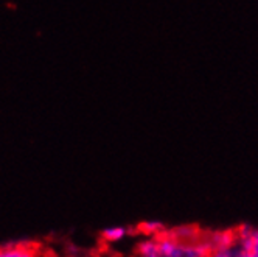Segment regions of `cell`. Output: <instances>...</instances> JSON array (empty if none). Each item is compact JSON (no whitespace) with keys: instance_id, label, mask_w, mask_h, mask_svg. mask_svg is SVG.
<instances>
[{"instance_id":"3957f363","label":"cell","mask_w":258,"mask_h":257,"mask_svg":"<svg viewBox=\"0 0 258 257\" xmlns=\"http://www.w3.org/2000/svg\"><path fill=\"white\" fill-rule=\"evenodd\" d=\"M133 234L131 229L127 228H123V226H114V228H107V229H103L101 231V238L104 243H109V245H114V243H118L121 240Z\"/></svg>"},{"instance_id":"7a4b0ae2","label":"cell","mask_w":258,"mask_h":257,"mask_svg":"<svg viewBox=\"0 0 258 257\" xmlns=\"http://www.w3.org/2000/svg\"><path fill=\"white\" fill-rule=\"evenodd\" d=\"M136 257H160L159 237H143L136 246Z\"/></svg>"},{"instance_id":"6da1fadb","label":"cell","mask_w":258,"mask_h":257,"mask_svg":"<svg viewBox=\"0 0 258 257\" xmlns=\"http://www.w3.org/2000/svg\"><path fill=\"white\" fill-rule=\"evenodd\" d=\"M0 257H38V248L33 243H8L0 246Z\"/></svg>"},{"instance_id":"277c9868","label":"cell","mask_w":258,"mask_h":257,"mask_svg":"<svg viewBox=\"0 0 258 257\" xmlns=\"http://www.w3.org/2000/svg\"><path fill=\"white\" fill-rule=\"evenodd\" d=\"M165 229H167V228H165L162 223H157V222H145V223L139 225L137 232L142 234L143 237H151V235L162 234Z\"/></svg>"}]
</instances>
